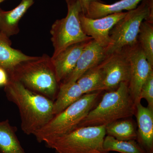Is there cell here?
I'll return each instance as SVG.
<instances>
[{
	"label": "cell",
	"mask_w": 153,
	"mask_h": 153,
	"mask_svg": "<svg viewBox=\"0 0 153 153\" xmlns=\"http://www.w3.org/2000/svg\"><path fill=\"white\" fill-rule=\"evenodd\" d=\"M4 91L8 100L18 107L21 129L26 134L34 135L55 116L53 101L29 90L20 82L9 80Z\"/></svg>",
	"instance_id": "cell-1"
},
{
	"label": "cell",
	"mask_w": 153,
	"mask_h": 153,
	"mask_svg": "<svg viewBox=\"0 0 153 153\" xmlns=\"http://www.w3.org/2000/svg\"><path fill=\"white\" fill-rule=\"evenodd\" d=\"M10 80L17 81L28 89L54 101L59 84L51 57L47 54L19 63L8 73Z\"/></svg>",
	"instance_id": "cell-2"
},
{
	"label": "cell",
	"mask_w": 153,
	"mask_h": 153,
	"mask_svg": "<svg viewBox=\"0 0 153 153\" xmlns=\"http://www.w3.org/2000/svg\"><path fill=\"white\" fill-rule=\"evenodd\" d=\"M136 105L128 89V83H121L116 89L105 94L100 102L88 113L78 128L106 126L135 115Z\"/></svg>",
	"instance_id": "cell-3"
},
{
	"label": "cell",
	"mask_w": 153,
	"mask_h": 153,
	"mask_svg": "<svg viewBox=\"0 0 153 153\" xmlns=\"http://www.w3.org/2000/svg\"><path fill=\"white\" fill-rule=\"evenodd\" d=\"M101 92L83 94L78 100L55 115L34 135L37 141L44 142L47 145L77 128L95 105Z\"/></svg>",
	"instance_id": "cell-4"
},
{
	"label": "cell",
	"mask_w": 153,
	"mask_h": 153,
	"mask_svg": "<svg viewBox=\"0 0 153 153\" xmlns=\"http://www.w3.org/2000/svg\"><path fill=\"white\" fill-rule=\"evenodd\" d=\"M144 21L153 24V0H143L136 8L127 12L114 26L109 33L112 44L105 49L106 55L137 44L140 26Z\"/></svg>",
	"instance_id": "cell-5"
},
{
	"label": "cell",
	"mask_w": 153,
	"mask_h": 153,
	"mask_svg": "<svg viewBox=\"0 0 153 153\" xmlns=\"http://www.w3.org/2000/svg\"><path fill=\"white\" fill-rule=\"evenodd\" d=\"M105 126L81 127L46 145L57 153H108L103 149Z\"/></svg>",
	"instance_id": "cell-6"
},
{
	"label": "cell",
	"mask_w": 153,
	"mask_h": 153,
	"mask_svg": "<svg viewBox=\"0 0 153 153\" xmlns=\"http://www.w3.org/2000/svg\"><path fill=\"white\" fill-rule=\"evenodd\" d=\"M67 4V16L56 20L50 30L51 40L54 47L52 57L71 45L92 39L85 35L81 27L79 17L82 10L79 1L71 0Z\"/></svg>",
	"instance_id": "cell-7"
},
{
	"label": "cell",
	"mask_w": 153,
	"mask_h": 153,
	"mask_svg": "<svg viewBox=\"0 0 153 153\" xmlns=\"http://www.w3.org/2000/svg\"><path fill=\"white\" fill-rule=\"evenodd\" d=\"M128 59L130 68V78L128 89L136 105L141 102V89L153 68L148 62L144 53L138 43L132 46L123 48Z\"/></svg>",
	"instance_id": "cell-8"
},
{
	"label": "cell",
	"mask_w": 153,
	"mask_h": 153,
	"mask_svg": "<svg viewBox=\"0 0 153 153\" xmlns=\"http://www.w3.org/2000/svg\"><path fill=\"white\" fill-rule=\"evenodd\" d=\"M100 64L104 74L101 91L114 90L122 82H129L130 64L123 49L106 55Z\"/></svg>",
	"instance_id": "cell-9"
},
{
	"label": "cell",
	"mask_w": 153,
	"mask_h": 153,
	"mask_svg": "<svg viewBox=\"0 0 153 153\" xmlns=\"http://www.w3.org/2000/svg\"><path fill=\"white\" fill-rule=\"evenodd\" d=\"M126 13L121 12L99 19H92L85 16L82 12L79 19L82 30L85 35L106 49L112 44L109 36L110 31L118 22L126 16Z\"/></svg>",
	"instance_id": "cell-10"
},
{
	"label": "cell",
	"mask_w": 153,
	"mask_h": 153,
	"mask_svg": "<svg viewBox=\"0 0 153 153\" xmlns=\"http://www.w3.org/2000/svg\"><path fill=\"white\" fill-rule=\"evenodd\" d=\"M106 56L105 48L93 39L90 40L83 49L74 69L61 82H76L85 71L102 62Z\"/></svg>",
	"instance_id": "cell-11"
},
{
	"label": "cell",
	"mask_w": 153,
	"mask_h": 153,
	"mask_svg": "<svg viewBox=\"0 0 153 153\" xmlns=\"http://www.w3.org/2000/svg\"><path fill=\"white\" fill-rule=\"evenodd\" d=\"M90 40L71 45L55 57H51L55 76L59 84L74 69L83 49Z\"/></svg>",
	"instance_id": "cell-12"
},
{
	"label": "cell",
	"mask_w": 153,
	"mask_h": 153,
	"mask_svg": "<svg viewBox=\"0 0 153 153\" xmlns=\"http://www.w3.org/2000/svg\"><path fill=\"white\" fill-rule=\"evenodd\" d=\"M135 115L138 126L137 143L147 153H153V110L140 102L136 105Z\"/></svg>",
	"instance_id": "cell-13"
},
{
	"label": "cell",
	"mask_w": 153,
	"mask_h": 153,
	"mask_svg": "<svg viewBox=\"0 0 153 153\" xmlns=\"http://www.w3.org/2000/svg\"><path fill=\"white\" fill-rule=\"evenodd\" d=\"M34 3V0H22L11 10L5 11L0 8V32L9 38L18 35L20 20Z\"/></svg>",
	"instance_id": "cell-14"
},
{
	"label": "cell",
	"mask_w": 153,
	"mask_h": 153,
	"mask_svg": "<svg viewBox=\"0 0 153 153\" xmlns=\"http://www.w3.org/2000/svg\"><path fill=\"white\" fill-rule=\"evenodd\" d=\"M12 45L10 38L0 32V66L6 69L8 73L19 63L35 57L26 55L13 48Z\"/></svg>",
	"instance_id": "cell-15"
},
{
	"label": "cell",
	"mask_w": 153,
	"mask_h": 153,
	"mask_svg": "<svg viewBox=\"0 0 153 153\" xmlns=\"http://www.w3.org/2000/svg\"><path fill=\"white\" fill-rule=\"evenodd\" d=\"M143 0H120L108 4L102 2H94L89 6L85 16L92 19H99L111 14L131 10L136 8Z\"/></svg>",
	"instance_id": "cell-16"
},
{
	"label": "cell",
	"mask_w": 153,
	"mask_h": 153,
	"mask_svg": "<svg viewBox=\"0 0 153 153\" xmlns=\"http://www.w3.org/2000/svg\"><path fill=\"white\" fill-rule=\"evenodd\" d=\"M83 95L76 82L60 83L57 96L53 101V114H59Z\"/></svg>",
	"instance_id": "cell-17"
},
{
	"label": "cell",
	"mask_w": 153,
	"mask_h": 153,
	"mask_svg": "<svg viewBox=\"0 0 153 153\" xmlns=\"http://www.w3.org/2000/svg\"><path fill=\"white\" fill-rule=\"evenodd\" d=\"M17 131L8 120L0 122V153H27L17 136Z\"/></svg>",
	"instance_id": "cell-18"
},
{
	"label": "cell",
	"mask_w": 153,
	"mask_h": 153,
	"mask_svg": "<svg viewBox=\"0 0 153 153\" xmlns=\"http://www.w3.org/2000/svg\"><path fill=\"white\" fill-rule=\"evenodd\" d=\"M100 64L85 71L76 81L83 94L101 91L104 74Z\"/></svg>",
	"instance_id": "cell-19"
},
{
	"label": "cell",
	"mask_w": 153,
	"mask_h": 153,
	"mask_svg": "<svg viewBox=\"0 0 153 153\" xmlns=\"http://www.w3.org/2000/svg\"><path fill=\"white\" fill-rule=\"evenodd\" d=\"M128 118L116 121L105 126L106 134L119 140H136L135 126L133 121Z\"/></svg>",
	"instance_id": "cell-20"
},
{
	"label": "cell",
	"mask_w": 153,
	"mask_h": 153,
	"mask_svg": "<svg viewBox=\"0 0 153 153\" xmlns=\"http://www.w3.org/2000/svg\"><path fill=\"white\" fill-rule=\"evenodd\" d=\"M103 147L104 150L108 153L110 152L120 153H147L136 140H119L109 135L105 137Z\"/></svg>",
	"instance_id": "cell-21"
},
{
	"label": "cell",
	"mask_w": 153,
	"mask_h": 153,
	"mask_svg": "<svg viewBox=\"0 0 153 153\" xmlns=\"http://www.w3.org/2000/svg\"><path fill=\"white\" fill-rule=\"evenodd\" d=\"M137 42L153 68V24L144 21L140 26Z\"/></svg>",
	"instance_id": "cell-22"
},
{
	"label": "cell",
	"mask_w": 153,
	"mask_h": 153,
	"mask_svg": "<svg viewBox=\"0 0 153 153\" xmlns=\"http://www.w3.org/2000/svg\"><path fill=\"white\" fill-rule=\"evenodd\" d=\"M140 100L145 99L148 107L153 110V71H151L147 79L143 84L140 95Z\"/></svg>",
	"instance_id": "cell-23"
},
{
	"label": "cell",
	"mask_w": 153,
	"mask_h": 153,
	"mask_svg": "<svg viewBox=\"0 0 153 153\" xmlns=\"http://www.w3.org/2000/svg\"><path fill=\"white\" fill-rule=\"evenodd\" d=\"M10 80L8 73L6 69L0 66V87H5Z\"/></svg>",
	"instance_id": "cell-24"
},
{
	"label": "cell",
	"mask_w": 153,
	"mask_h": 153,
	"mask_svg": "<svg viewBox=\"0 0 153 153\" xmlns=\"http://www.w3.org/2000/svg\"><path fill=\"white\" fill-rule=\"evenodd\" d=\"M79 1L81 9H82V13L85 15L87 13L89 6L91 3L94 2H101V0H77Z\"/></svg>",
	"instance_id": "cell-25"
},
{
	"label": "cell",
	"mask_w": 153,
	"mask_h": 153,
	"mask_svg": "<svg viewBox=\"0 0 153 153\" xmlns=\"http://www.w3.org/2000/svg\"><path fill=\"white\" fill-rule=\"evenodd\" d=\"M66 1V3L68 4V3L70 2V1H71V0H65Z\"/></svg>",
	"instance_id": "cell-26"
},
{
	"label": "cell",
	"mask_w": 153,
	"mask_h": 153,
	"mask_svg": "<svg viewBox=\"0 0 153 153\" xmlns=\"http://www.w3.org/2000/svg\"><path fill=\"white\" fill-rule=\"evenodd\" d=\"M6 1V0H0V4L2 3L4 1Z\"/></svg>",
	"instance_id": "cell-27"
}]
</instances>
